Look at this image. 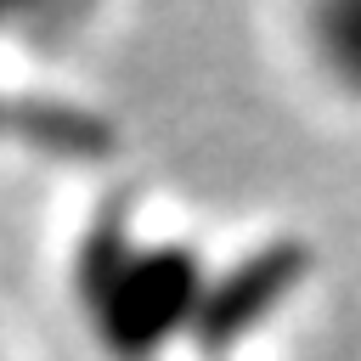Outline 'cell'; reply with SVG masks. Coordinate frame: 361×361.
<instances>
[]
</instances>
